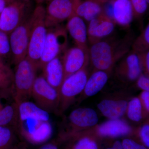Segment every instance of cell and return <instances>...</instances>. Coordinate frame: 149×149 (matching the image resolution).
Segmentation results:
<instances>
[{
    "label": "cell",
    "instance_id": "38",
    "mask_svg": "<svg viewBox=\"0 0 149 149\" xmlns=\"http://www.w3.org/2000/svg\"><path fill=\"white\" fill-rule=\"evenodd\" d=\"M107 149H123L122 143L120 141H116L113 144L111 148H108Z\"/></svg>",
    "mask_w": 149,
    "mask_h": 149
},
{
    "label": "cell",
    "instance_id": "35",
    "mask_svg": "<svg viewBox=\"0 0 149 149\" xmlns=\"http://www.w3.org/2000/svg\"><path fill=\"white\" fill-rule=\"evenodd\" d=\"M61 143L58 139L49 141L41 145L38 149H59V143Z\"/></svg>",
    "mask_w": 149,
    "mask_h": 149
},
{
    "label": "cell",
    "instance_id": "33",
    "mask_svg": "<svg viewBox=\"0 0 149 149\" xmlns=\"http://www.w3.org/2000/svg\"><path fill=\"white\" fill-rule=\"evenodd\" d=\"M121 143L123 149H148L146 147L138 143L132 139H124Z\"/></svg>",
    "mask_w": 149,
    "mask_h": 149
},
{
    "label": "cell",
    "instance_id": "30",
    "mask_svg": "<svg viewBox=\"0 0 149 149\" xmlns=\"http://www.w3.org/2000/svg\"><path fill=\"white\" fill-rule=\"evenodd\" d=\"M143 74L149 76V50L137 53Z\"/></svg>",
    "mask_w": 149,
    "mask_h": 149
},
{
    "label": "cell",
    "instance_id": "12",
    "mask_svg": "<svg viewBox=\"0 0 149 149\" xmlns=\"http://www.w3.org/2000/svg\"><path fill=\"white\" fill-rule=\"evenodd\" d=\"M94 136L104 138H116L128 136L137 132V129L122 119H109L88 129Z\"/></svg>",
    "mask_w": 149,
    "mask_h": 149
},
{
    "label": "cell",
    "instance_id": "15",
    "mask_svg": "<svg viewBox=\"0 0 149 149\" xmlns=\"http://www.w3.org/2000/svg\"><path fill=\"white\" fill-rule=\"evenodd\" d=\"M88 23L87 31L90 45L111 35L116 24L104 11Z\"/></svg>",
    "mask_w": 149,
    "mask_h": 149
},
{
    "label": "cell",
    "instance_id": "4",
    "mask_svg": "<svg viewBox=\"0 0 149 149\" xmlns=\"http://www.w3.org/2000/svg\"><path fill=\"white\" fill-rule=\"evenodd\" d=\"M45 7L37 4L31 16V27L27 57L38 63L42 54L47 34Z\"/></svg>",
    "mask_w": 149,
    "mask_h": 149
},
{
    "label": "cell",
    "instance_id": "3",
    "mask_svg": "<svg viewBox=\"0 0 149 149\" xmlns=\"http://www.w3.org/2000/svg\"><path fill=\"white\" fill-rule=\"evenodd\" d=\"M37 63L27 57L15 65L11 94L17 105L29 101L38 70Z\"/></svg>",
    "mask_w": 149,
    "mask_h": 149
},
{
    "label": "cell",
    "instance_id": "41",
    "mask_svg": "<svg viewBox=\"0 0 149 149\" xmlns=\"http://www.w3.org/2000/svg\"><path fill=\"white\" fill-rule=\"evenodd\" d=\"M19 1H22L26 2H27L30 1H31V0H19Z\"/></svg>",
    "mask_w": 149,
    "mask_h": 149
},
{
    "label": "cell",
    "instance_id": "39",
    "mask_svg": "<svg viewBox=\"0 0 149 149\" xmlns=\"http://www.w3.org/2000/svg\"><path fill=\"white\" fill-rule=\"evenodd\" d=\"M49 0H35L37 4H42L43 3L47 2Z\"/></svg>",
    "mask_w": 149,
    "mask_h": 149
},
{
    "label": "cell",
    "instance_id": "5",
    "mask_svg": "<svg viewBox=\"0 0 149 149\" xmlns=\"http://www.w3.org/2000/svg\"><path fill=\"white\" fill-rule=\"evenodd\" d=\"M98 120L97 113L92 109L79 108L74 109L65 119L58 139L61 142L66 141L74 134L94 127L97 124Z\"/></svg>",
    "mask_w": 149,
    "mask_h": 149
},
{
    "label": "cell",
    "instance_id": "34",
    "mask_svg": "<svg viewBox=\"0 0 149 149\" xmlns=\"http://www.w3.org/2000/svg\"><path fill=\"white\" fill-rule=\"evenodd\" d=\"M142 107L145 112L149 114V91H143L139 96Z\"/></svg>",
    "mask_w": 149,
    "mask_h": 149
},
{
    "label": "cell",
    "instance_id": "24",
    "mask_svg": "<svg viewBox=\"0 0 149 149\" xmlns=\"http://www.w3.org/2000/svg\"><path fill=\"white\" fill-rule=\"evenodd\" d=\"M125 113L129 119L135 122L149 118V115L144 111L138 97H133L128 102Z\"/></svg>",
    "mask_w": 149,
    "mask_h": 149
},
{
    "label": "cell",
    "instance_id": "27",
    "mask_svg": "<svg viewBox=\"0 0 149 149\" xmlns=\"http://www.w3.org/2000/svg\"><path fill=\"white\" fill-rule=\"evenodd\" d=\"M15 129L8 126H0V149H10L15 139Z\"/></svg>",
    "mask_w": 149,
    "mask_h": 149
},
{
    "label": "cell",
    "instance_id": "40",
    "mask_svg": "<svg viewBox=\"0 0 149 149\" xmlns=\"http://www.w3.org/2000/svg\"><path fill=\"white\" fill-rule=\"evenodd\" d=\"M98 1L104 4L108 3L110 0H98Z\"/></svg>",
    "mask_w": 149,
    "mask_h": 149
},
{
    "label": "cell",
    "instance_id": "9",
    "mask_svg": "<svg viewBox=\"0 0 149 149\" xmlns=\"http://www.w3.org/2000/svg\"><path fill=\"white\" fill-rule=\"evenodd\" d=\"M31 98L35 104L50 114H58L59 106L58 92L48 83L42 74L37 76L33 84Z\"/></svg>",
    "mask_w": 149,
    "mask_h": 149
},
{
    "label": "cell",
    "instance_id": "1",
    "mask_svg": "<svg viewBox=\"0 0 149 149\" xmlns=\"http://www.w3.org/2000/svg\"><path fill=\"white\" fill-rule=\"evenodd\" d=\"M15 130L24 142L39 146L49 141L53 133L50 114L30 101L17 105Z\"/></svg>",
    "mask_w": 149,
    "mask_h": 149
},
{
    "label": "cell",
    "instance_id": "29",
    "mask_svg": "<svg viewBox=\"0 0 149 149\" xmlns=\"http://www.w3.org/2000/svg\"><path fill=\"white\" fill-rule=\"evenodd\" d=\"M133 17L139 18L143 15L148 9L149 4L146 0H131Z\"/></svg>",
    "mask_w": 149,
    "mask_h": 149
},
{
    "label": "cell",
    "instance_id": "31",
    "mask_svg": "<svg viewBox=\"0 0 149 149\" xmlns=\"http://www.w3.org/2000/svg\"><path fill=\"white\" fill-rule=\"evenodd\" d=\"M138 132L142 141L147 147H149V118L146 122L138 128Z\"/></svg>",
    "mask_w": 149,
    "mask_h": 149
},
{
    "label": "cell",
    "instance_id": "18",
    "mask_svg": "<svg viewBox=\"0 0 149 149\" xmlns=\"http://www.w3.org/2000/svg\"><path fill=\"white\" fill-rule=\"evenodd\" d=\"M62 55L49 61L42 69L43 77L58 93L64 79Z\"/></svg>",
    "mask_w": 149,
    "mask_h": 149
},
{
    "label": "cell",
    "instance_id": "37",
    "mask_svg": "<svg viewBox=\"0 0 149 149\" xmlns=\"http://www.w3.org/2000/svg\"><path fill=\"white\" fill-rule=\"evenodd\" d=\"M11 0H0V14Z\"/></svg>",
    "mask_w": 149,
    "mask_h": 149
},
{
    "label": "cell",
    "instance_id": "14",
    "mask_svg": "<svg viewBox=\"0 0 149 149\" xmlns=\"http://www.w3.org/2000/svg\"><path fill=\"white\" fill-rule=\"evenodd\" d=\"M118 62L115 74L117 78L123 83L136 81L143 73L138 54L133 51H130Z\"/></svg>",
    "mask_w": 149,
    "mask_h": 149
},
{
    "label": "cell",
    "instance_id": "13",
    "mask_svg": "<svg viewBox=\"0 0 149 149\" xmlns=\"http://www.w3.org/2000/svg\"><path fill=\"white\" fill-rule=\"evenodd\" d=\"M62 61L64 80L70 75L88 66L90 63L89 51L76 46L67 48L63 54Z\"/></svg>",
    "mask_w": 149,
    "mask_h": 149
},
{
    "label": "cell",
    "instance_id": "17",
    "mask_svg": "<svg viewBox=\"0 0 149 149\" xmlns=\"http://www.w3.org/2000/svg\"><path fill=\"white\" fill-rule=\"evenodd\" d=\"M65 27L76 46L89 51L87 27L83 19L73 15L68 19Z\"/></svg>",
    "mask_w": 149,
    "mask_h": 149
},
{
    "label": "cell",
    "instance_id": "43",
    "mask_svg": "<svg viewBox=\"0 0 149 149\" xmlns=\"http://www.w3.org/2000/svg\"><path fill=\"white\" fill-rule=\"evenodd\" d=\"M0 102H1V100H0Z\"/></svg>",
    "mask_w": 149,
    "mask_h": 149
},
{
    "label": "cell",
    "instance_id": "22",
    "mask_svg": "<svg viewBox=\"0 0 149 149\" xmlns=\"http://www.w3.org/2000/svg\"><path fill=\"white\" fill-rule=\"evenodd\" d=\"M95 136L87 130L76 133L66 140L69 143L64 149H98Z\"/></svg>",
    "mask_w": 149,
    "mask_h": 149
},
{
    "label": "cell",
    "instance_id": "20",
    "mask_svg": "<svg viewBox=\"0 0 149 149\" xmlns=\"http://www.w3.org/2000/svg\"><path fill=\"white\" fill-rule=\"evenodd\" d=\"M128 102L122 99H104L97 104L99 110L109 119H120L126 113Z\"/></svg>",
    "mask_w": 149,
    "mask_h": 149
},
{
    "label": "cell",
    "instance_id": "10",
    "mask_svg": "<svg viewBox=\"0 0 149 149\" xmlns=\"http://www.w3.org/2000/svg\"><path fill=\"white\" fill-rule=\"evenodd\" d=\"M31 15L9 35L12 61L15 65L27 56L30 36Z\"/></svg>",
    "mask_w": 149,
    "mask_h": 149
},
{
    "label": "cell",
    "instance_id": "25",
    "mask_svg": "<svg viewBox=\"0 0 149 149\" xmlns=\"http://www.w3.org/2000/svg\"><path fill=\"white\" fill-rule=\"evenodd\" d=\"M13 71L7 63L0 59V91L11 92Z\"/></svg>",
    "mask_w": 149,
    "mask_h": 149
},
{
    "label": "cell",
    "instance_id": "6",
    "mask_svg": "<svg viewBox=\"0 0 149 149\" xmlns=\"http://www.w3.org/2000/svg\"><path fill=\"white\" fill-rule=\"evenodd\" d=\"M89 77L88 66L70 75L64 80L59 92L58 114H63L74 103L77 96L83 92Z\"/></svg>",
    "mask_w": 149,
    "mask_h": 149
},
{
    "label": "cell",
    "instance_id": "32",
    "mask_svg": "<svg viewBox=\"0 0 149 149\" xmlns=\"http://www.w3.org/2000/svg\"><path fill=\"white\" fill-rule=\"evenodd\" d=\"M136 81L138 88L143 91H149V77L142 73Z\"/></svg>",
    "mask_w": 149,
    "mask_h": 149
},
{
    "label": "cell",
    "instance_id": "2",
    "mask_svg": "<svg viewBox=\"0 0 149 149\" xmlns=\"http://www.w3.org/2000/svg\"><path fill=\"white\" fill-rule=\"evenodd\" d=\"M133 39L130 33L122 38L107 37L91 45L89 54L93 70L111 72L116 63L130 51Z\"/></svg>",
    "mask_w": 149,
    "mask_h": 149
},
{
    "label": "cell",
    "instance_id": "8",
    "mask_svg": "<svg viewBox=\"0 0 149 149\" xmlns=\"http://www.w3.org/2000/svg\"><path fill=\"white\" fill-rule=\"evenodd\" d=\"M34 8L32 1L13 0L0 14V29L9 35L31 15Z\"/></svg>",
    "mask_w": 149,
    "mask_h": 149
},
{
    "label": "cell",
    "instance_id": "11",
    "mask_svg": "<svg viewBox=\"0 0 149 149\" xmlns=\"http://www.w3.org/2000/svg\"><path fill=\"white\" fill-rule=\"evenodd\" d=\"M45 7V21L47 28L54 27L74 15L72 0H49Z\"/></svg>",
    "mask_w": 149,
    "mask_h": 149
},
{
    "label": "cell",
    "instance_id": "42",
    "mask_svg": "<svg viewBox=\"0 0 149 149\" xmlns=\"http://www.w3.org/2000/svg\"><path fill=\"white\" fill-rule=\"evenodd\" d=\"M146 1L147 2V3H148V4L149 3V0H146Z\"/></svg>",
    "mask_w": 149,
    "mask_h": 149
},
{
    "label": "cell",
    "instance_id": "36",
    "mask_svg": "<svg viewBox=\"0 0 149 149\" xmlns=\"http://www.w3.org/2000/svg\"><path fill=\"white\" fill-rule=\"evenodd\" d=\"M10 149H28L27 143L25 142H21L19 143L12 147Z\"/></svg>",
    "mask_w": 149,
    "mask_h": 149
},
{
    "label": "cell",
    "instance_id": "23",
    "mask_svg": "<svg viewBox=\"0 0 149 149\" xmlns=\"http://www.w3.org/2000/svg\"><path fill=\"white\" fill-rule=\"evenodd\" d=\"M17 117L18 106L15 102L4 106L0 103V126H10L15 130Z\"/></svg>",
    "mask_w": 149,
    "mask_h": 149
},
{
    "label": "cell",
    "instance_id": "16",
    "mask_svg": "<svg viewBox=\"0 0 149 149\" xmlns=\"http://www.w3.org/2000/svg\"><path fill=\"white\" fill-rule=\"evenodd\" d=\"M109 6L104 10L105 13L115 24L127 27L133 20L131 0H110Z\"/></svg>",
    "mask_w": 149,
    "mask_h": 149
},
{
    "label": "cell",
    "instance_id": "19",
    "mask_svg": "<svg viewBox=\"0 0 149 149\" xmlns=\"http://www.w3.org/2000/svg\"><path fill=\"white\" fill-rule=\"evenodd\" d=\"M109 74L102 70H93L91 76L88 77L83 92L78 98V103L89 97L95 95L101 91L109 80Z\"/></svg>",
    "mask_w": 149,
    "mask_h": 149
},
{
    "label": "cell",
    "instance_id": "7",
    "mask_svg": "<svg viewBox=\"0 0 149 149\" xmlns=\"http://www.w3.org/2000/svg\"><path fill=\"white\" fill-rule=\"evenodd\" d=\"M68 32L61 24L47 28V34L42 54L37 63L38 69L42 68L48 62L61 55L67 49Z\"/></svg>",
    "mask_w": 149,
    "mask_h": 149
},
{
    "label": "cell",
    "instance_id": "26",
    "mask_svg": "<svg viewBox=\"0 0 149 149\" xmlns=\"http://www.w3.org/2000/svg\"><path fill=\"white\" fill-rule=\"evenodd\" d=\"M131 49L136 53L149 50V24L141 31L140 35L133 40Z\"/></svg>",
    "mask_w": 149,
    "mask_h": 149
},
{
    "label": "cell",
    "instance_id": "21",
    "mask_svg": "<svg viewBox=\"0 0 149 149\" xmlns=\"http://www.w3.org/2000/svg\"><path fill=\"white\" fill-rule=\"evenodd\" d=\"M103 5L98 0H81L74 8V14L89 22L104 11Z\"/></svg>",
    "mask_w": 149,
    "mask_h": 149
},
{
    "label": "cell",
    "instance_id": "28",
    "mask_svg": "<svg viewBox=\"0 0 149 149\" xmlns=\"http://www.w3.org/2000/svg\"><path fill=\"white\" fill-rule=\"evenodd\" d=\"M11 58L9 35L0 29V59L5 62L6 59Z\"/></svg>",
    "mask_w": 149,
    "mask_h": 149
}]
</instances>
